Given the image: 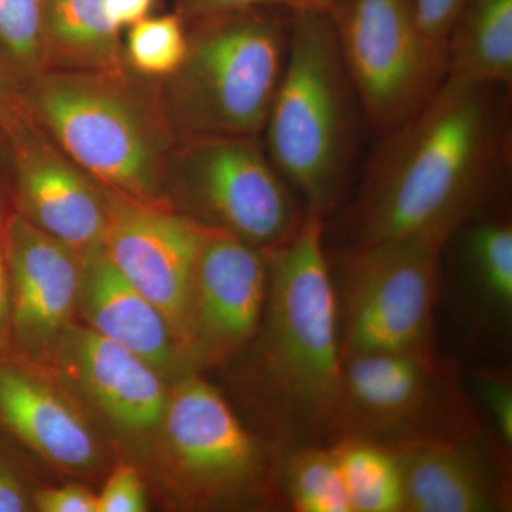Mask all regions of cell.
I'll return each mask as SVG.
<instances>
[{
  "mask_svg": "<svg viewBox=\"0 0 512 512\" xmlns=\"http://www.w3.org/2000/svg\"><path fill=\"white\" fill-rule=\"evenodd\" d=\"M468 286L481 308L501 320L512 312V227L500 218H480L458 229Z\"/></svg>",
  "mask_w": 512,
  "mask_h": 512,
  "instance_id": "21",
  "label": "cell"
},
{
  "mask_svg": "<svg viewBox=\"0 0 512 512\" xmlns=\"http://www.w3.org/2000/svg\"><path fill=\"white\" fill-rule=\"evenodd\" d=\"M154 5L156 0H104L107 18L120 32L148 18Z\"/></svg>",
  "mask_w": 512,
  "mask_h": 512,
  "instance_id": "32",
  "label": "cell"
},
{
  "mask_svg": "<svg viewBox=\"0 0 512 512\" xmlns=\"http://www.w3.org/2000/svg\"><path fill=\"white\" fill-rule=\"evenodd\" d=\"M470 383L483 406L488 423L493 427L497 444L504 454L512 448V384L505 372L478 370L470 375Z\"/></svg>",
  "mask_w": 512,
  "mask_h": 512,
  "instance_id": "26",
  "label": "cell"
},
{
  "mask_svg": "<svg viewBox=\"0 0 512 512\" xmlns=\"http://www.w3.org/2000/svg\"><path fill=\"white\" fill-rule=\"evenodd\" d=\"M141 80L133 72L47 70L29 80V106L47 136L96 183L165 200V167L177 137L157 83Z\"/></svg>",
  "mask_w": 512,
  "mask_h": 512,
  "instance_id": "4",
  "label": "cell"
},
{
  "mask_svg": "<svg viewBox=\"0 0 512 512\" xmlns=\"http://www.w3.org/2000/svg\"><path fill=\"white\" fill-rule=\"evenodd\" d=\"M66 336L67 366L117 426L141 433L161 423L168 394L156 367L93 329L69 330Z\"/></svg>",
  "mask_w": 512,
  "mask_h": 512,
  "instance_id": "16",
  "label": "cell"
},
{
  "mask_svg": "<svg viewBox=\"0 0 512 512\" xmlns=\"http://www.w3.org/2000/svg\"><path fill=\"white\" fill-rule=\"evenodd\" d=\"M366 124L386 136L447 79V49L421 26L416 0H333L326 12Z\"/></svg>",
  "mask_w": 512,
  "mask_h": 512,
  "instance_id": "8",
  "label": "cell"
},
{
  "mask_svg": "<svg viewBox=\"0 0 512 512\" xmlns=\"http://www.w3.org/2000/svg\"><path fill=\"white\" fill-rule=\"evenodd\" d=\"M286 8H262L187 25L180 69L157 82L175 137L264 131L288 49Z\"/></svg>",
  "mask_w": 512,
  "mask_h": 512,
  "instance_id": "5",
  "label": "cell"
},
{
  "mask_svg": "<svg viewBox=\"0 0 512 512\" xmlns=\"http://www.w3.org/2000/svg\"><path fill=\"white\" fill-rule=\"evenodd\" d=\"M0 50L28 82L43 72L42 0H0Z\"/></svg>",
  "mask_w": 512,
  "mask_h": 512,
  "instance_id": "25",
  "label": "cell"
},
{
  "mask_svg": "<svg viewBox=\"0 0 512 512\" xmlns=\"http://www.w3.org/2000/svg\"><path fill=\"white\" fill-rule=\"evenodd\" d=\"M187 50V25L173 12L148 16L128 28L124 57L131 72L160 82L180 69Z\"/></svg>",
  "mask_w": 512,
  "mask_h": 512,
  "instance_id": "24",
  "label": "cell"
},
{
  "mask_svg": "<svg viewBox=\"0 0 512 512\" xmlns=\"http://www.w3.org/2000/svg\"><path fill=\"white\" fill-rule=\"evenodd\" d=\"M12 348V298L8 265L0 245V356L6 355Z\"/></svg>",
  "mask_w": 512,
  "mask_h": 512,
  "instance_id": "33",
  "label": "cell"
},
{
  "mask_svg": "<svg viewBox=\"0 0 512 512\" xmlns=\"http://www.w3.org/2000/svg\"><path fill=\"white\" fill-rule=\"evenodd\" d=\"M262 8H288V0H175L174 12L185 25Z\"/></svg>",
  "mask_w": 512,
  "mask_h": 512,
  "instance_id": "29",
  "label": "cell"
},
{
  "mask_svg": "<svg viewBox=\"0 0 512 512\" xmlns=\"http://www.w3.org/2000/svg\"><path fill=\"white\" fill-rule=\"evenodd\" d=\"M0 245L12 298V348L42 352L76 308L80 255L15 211L3 225Z\"/></svg>",
  "mask_w": 512,
  "mask_h": 512,
  "instance_id": "14",
  "label": "cell"
},
{
  "mask_svg": "<svg viewBox=\"0 0 512 512\" xmlns=\"http://www.w3.org/2000/svg\"><path fill=\"white\" fill-rule=\"evenodd\" d=\"M29 119L28 79L0 50V133L8 136Z\"/></svg>",
  "mask_w": 512,
  "mask_h": 512,
  "instance_id": "27",
  "label": "cell"
},
{
  "mask_svg": "<svg viewBox=\"0 0 512 512\" xmlns=\"http://www.w3.org/2000/svg\"><path fill=\"white\" fill-rule=\"evenodd\" d=\"M282 450L276 485L291 510L352 512L332 444H302Z\"/></svg>",
  "mask_w": 512,
  "mask_h": 512,
  "instance_id": "23",
  "label": "cell"
},
{
  "mask_svg": "<svg viewBox=\"0 0 512 512\" xmlns=\"http://www.w3.org/2000/svg\"><path fill=\"white\" fill-rule=\"evenodd\" d=\"M29 510V498L18 476L0 463V512Z\"/></svg>",
  "mask_w": 512,
  "mask_h": 512,
  "instance_id": "34",
  "label": "cell"
},
{
  "mask_svg": "<svg viewBox=\"0 0 512 512\" xmlns=\"http://www.w3.org/2000/svg\"><path fill=\"white\" fill-rule=\"evenodd\" d=\"M259 137L194 136L175 141L164 190L204 227L256 248L281 244L302 224L305 205L276 170Z\"/></svg>",
  "mask_w": 512,
  "mask_h": 512,
  "instance_id": "6",
  "label": "cell"
},
{
  "mask_svg": "<svg viewBox=\"0 0 512 512\" xmlns=\"http://www.w3.org/2000/svg\"><path fill=\"white\" fill-rule=\"evenodd\" d=\"M269 284L259 370L282 448L322 443L342 366L338 293L325 249V218L306 211L281 244L265 249Z\"/></svg>",
  "mask_w": 512,
  "mask_h": 512,
  "instance_id": "2",
  "label": "cell"
},
{
  "mask_svg": "<svg viewBox=\"0 0 512 512\" xmlns=\"http://www.w3.org/2000/svg\"><path fill=\"white\" fill-rule=\"evenodd\" d=\"M163 419L178 466L204 493L235 494L261 478V446L211 384L184 380L168 396Z\"/></svg>",
  "mask_w": 512,
  "mask_h": 512,
  "instance_id": "12",
  "label": "cell"
},
{
  "mask_svg": "<svg viewBox=\"0 0 512 512\" xmlns=\"http://www.w3.org/2000/svg\"><path fill=\"white\" fill-rule=\"evenodd\" d=\"M35 507L42 512H96V495L79 485L37 491Z\"/></svg>",
  "mask_w": 512,
  "mask_h": 512,
  "instance_id": "31",
  "label": "cell"
},
{
  "mask_svg": "<svg viewBox=\"0 0 512 512\" xmlns=\"http://www.w3.org/2000/svg\"><path fill=\"white\" fill-rule=\"evenodd\" d=\"M468 0H416L424 32L447 49V39Z\"/></svg>",
  "mask_w": 512,
  "mask_h": 512,
  "instance_id": "30",
  "label": "cell"
},
{
  "mask_svg": "<svg viewBox=\"0 0 512 512\" xmlns=\"http://www.w3.org/2000/svg\"><path fill=\"white\" fill-rule=\"evenodd\" d=\"M510 89L446 79L416 114L379 137L355 200L345 247L396 238L450 241L484 217L510 154Z\"/></svg>",
  "mask_w": 512,
  "mask_h": 512,
  "instance_id": "1",
  "label": "cell"
},
{
  "mask_svg": "<svg viewBox=\"0 0 512 512\" xmlns=\"http://www.w3.org/2000/svg\"><path fill=\"white\" fill-rule=\"evenodd\" d=\"M146 510V493L133 467L120 466L111 473L99 495L96 512H141Z\"/></svg>",
  "mask_w": 512,
  "mask_h": 512,
  "instance_id": "28",
  "label": "cell"
},
{
  "mask_svg": "<svg viewBox=\"0 0 512 512\" xmlns=\"http://www.w3.org/2000/svg\"><path fill=\"white\" fill-rule=\"evenodd\" d=\"M447 79L512 84V0H468L447 39Z\"/></svg>",
  "mask_w": 512,
  "mask_h": 512,
  "instance_id": "20",
  "label": "cell"
},
{
  "mask_svg": "<svg viewBox=\"0 0 512 512\" xmlns=\"http://www.w3.org/2000/svg\"><path fill=\"white\" fill-rule=\"evenodd\" d=\"M446 245L410 237L343 247L338 274L332 269L342 360L373 352H436L434 301Z\"/></svg>",
  "mask_w": 512,
  "mask_h": 512,
  "instance_id": "7",
  "label": "cell"
},
{
  "mask_svg": "<svg viewBox=\"0 0 512 512\" xmlns=\"http://www.w3.org/2000/svg\"><path fill=\"white\" fill-rule=\"evenodd\" d=\"M352 512H404L403 481L392 447L375 441H332Z\"/></svg>",
  "mask_w": 512,
  "mask_h": 512,
  "instance_id": "22",
  "label": "cell"
},
{
  "mask_svg": "<svg viewBox=\"0 0 512 512\" xmlns=\"http://www.w3.org/2000/svg\"><path fill=\"white\" fill-rule=\"evenodd\" d=\"M42 49L43 72H131L104 0H42Z\"/></svg>",
  "mask_w": 512,
  "mask_h": 512,
  "instance_id": "19",
  "label": "cell"
},
{
  "mask_svg": "<svg viewBox=\"0 0 512 512\" xmlns=\"http://www.w3.org/2000/svg\"><path fill=\"white\" fill-rule=\"evenodd\" d=\"M103 248L121 275L163 313L174 335L192 342V279L204 225L167 200L103 187Z\"/></svg>",
  "mask_w": 512,
  "mask_h": 512,
  "instance_id": "10",
  "label": "cell"
},
{
  "mask_svg": "<svg viewBox=\"0 0 512 512\" xmlns=\"http://www.w3.org/2000/svg\"><path fill=\"white\" fill-rule=\"evenodd\" d=\"M362 120L329 16L291 10L284 70L262 134L306 210L326 218L343 201Z\"/></svg>",
  "mask_w": 512,
  "mask_h": 512,
  "instance_id": "3",
  "label": "cell"
},
{
  "mask_svg": "<svg viewBox=\"0 0 512 512\" xmlns=\"http://www.w3.org/2000/svg\"><path fill=\"white\" fill-rule=\"evenodd\" d=\"M333 0H288L289 10H312V12H328Z\"/></svg>",
  "mask_w": 512,
  "mask_h": 512,
  "instance_id": "36",
  "label": "cell"
},
{
  "mask_svg": "<svg viewBox=\"0 0 512 512\" xmlns=\"http://www.w3.org/2000/svg\"><path fill=\"white\" fill-rule=\"evenodd\" d=\"M461 416L436 352L362 353L342 360L328 439L468 436Z\"/></svg>",
  "mask_w": 512,
  "mask_h": 512,
  "instance_id": "9",
  "label": "cell"
},
{
  "mask_svg": "<svg viewBox=\"0 0 512 512\" xmlns=\"http://www.w3.org/2000/svg\"><path fill=\"white\" fill-rule=\"evenodd\" d=\"M0 424L57 466L79 470L96 460V443L79 414L39 377L2 356Z\"/></svg>",
  "mask_w": 512,
  "mask_h": 512,
  "instance_id": "18",
  "label": "cell"
},
{
  "mask_svg": "<svg viewBox=\"0 0 512 512\" xmlns=\"http://www.w3.org/2000/svg\"><path fill=\"white\" fill-rule=\"evenodd\" d=\"M12 211L8 144H6L5 136L0 133V234H2L3 225Z\"/></svg>",
  "mask_w": 512,
  "mask_h": 512,
  "instance_id": "35",
  "label": "cell"
},
{
  "mask_svg": "<svg viewBox=\"0 0 512 512\" xmlns=\"http://www.w3.org/2000/svg\"><path fill=\"white\" fill-rule=\"evenodd\" d=\"M77 303L94 332L143 357L157 370L173 367L175 335L170 323L120 274L103 247L80 256Z\"/></svg>",
  "mask_w": 512,
  "mask_h": 512,
  "instance_id": "17",
  "label": "cell"
},
{
  "mask_svg": "<svg viewBox=\"0 0 512 512\" xmlns=\"http://www.w3.org/2000/svg\"><path fill=\"white\" fill-rule=\"evenodd\" d=\"M387 446L399 461L404 512H494L507 507L504 477L470 437H419Z\"/></svg>",
  "mask_w": 512,
  "mask_h": 512,
  "instance_id": "15",
  "label": "cell"
},
{
  "mask_svg": "<svg viewBox=\"0 0 512 512\" xmlns=\"http://www.w3.org/2000/svg\"><path fill=\"white\" fill-rule=\"evenodd\" d=\"M268 284L264 249L204 227L192 279V342L218 356L248 343L261 326Z\"/></svg>",
  "mask_w": 512,
  "mask_h": 512,
  "instance_id": "13",
  "label": "cell"
},
{
  "mask_svg": "<svg viewBox=\"0 0 512 512\" xmlns=\"http://www.w3.org/2000/svg\"><path fill=\"white\" fill-rule=\"evenodd\" d=\"M5 138L13 211L80 256L103 247L101 185L57 147L33 114Z\"/></svg>",
  "mask_w": 512,
  "mask_h": 512,
  "instance_id": "11",
  "label": "cell"
}]
</instances>
